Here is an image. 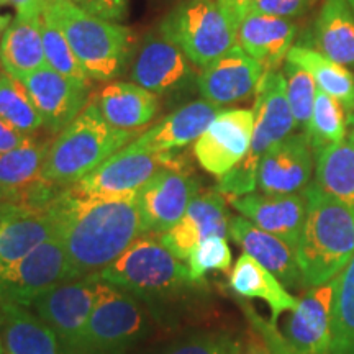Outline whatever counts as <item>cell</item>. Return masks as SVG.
Wrapping results in <instances>:
<instances>
[{"mask_svg": "<svg viewBox=\"0 0 354 354\" xmlns=\"http://www.w3.org/2000/svg\"><path fill=\"white\" fill-rule=\"evenodd\" d=\"M136 194L87 196L73 185L55 198L50 209L66 251L68 282L100 272L141 234Z\"/></svg>", "mask_w": 354, "mask_h": 354, "instance_id": "obj_1", "label": "cell"}, {"mask_svg": "<svg viewBox=\"0 0 354 354\" xmlns=\"http://www.w3.org/2000/svg\"><path fill=\"white\" fill-rule=\"evenodd\" d=\"M304 196L307 214L295 254L310 289L335 279L354 256V210L317 184H310Z\"/></svg>", "mask_w": 354, "mask_h": 354, "instance_id": "obj_2", "label": "cell"}, {"mask_svg": "<svg viewBox=\"0 0 354 354\" xmlns=\"http://www.w3.org/2000/svg\"><path fill=\"white\" fill-rule=\"evenodd\" d=\"M135 133L110 125L94 99H88L82 112L50 143L41 179L57 187H73L125 148Z\"/></svg>", "mask_w": 354, "mask_h": 354, "instance_id": "obj_3", "label": "cell"}, {"mask_svg": "<svg viewBox=\"0 0 354 354\" xmlns=\"http://www.w3.org/2000/svg\"><path fill=\"white\" fill-rule=\"evenodd\" d=\"M43 15L61 30L91 81H112L131 61L136 35L128 26L100 19L68 0L48 2Z\"/></svg>", "mask_w": 354, "mask_h": 354, "instance_id": "obj_4", "label": "cell"}, {"mask_svg": "<svg viewBox=\"0 0 354 354\" xmlns=\"http://www.w3.org/2000/svg\"><path fill=\"white\" fill-rule=\"evenodd\" d=\"M97 274L107 284L149 305L166 304L183 297L185 290L203 287L192 281L187 264L162 246L156 234L136 238L120 258Z\"/></svg>", "mask_w": 354, "mask_h": 354, "instance_id": "obj_5", "label": "cell"}, {"mask_svg": "<svg viewBox=\"0 0 354 354\" xmlns=\"http://www.w3.org/2000/svg\"><path fill=\"white\" fill-rule=\"evenodd\" d=\"M254 130L250 151L245 159L221 176L216 190L227 197H240L258 187V167L266 151L292 135L295 128L284 74L279 71L266 73L256 87Z\"/></svg>", "mask_w": 354, "mask_h": 354, "instance_id": "obj_6", "label": "cell"}, {"mask_svg": "<svg viewBox=\"0 0 354 354\" xmlns=\"http://www.w3.org/2000/svg\"><path fill=\"white\" fill-rule=\"evenodd\" d=\"M158 30L198 69L207 68L238 44V30L221 10L218 0H180Z\"/></svg>", "mask_w": 354, "mask_h": 354, "instance_id": "obj_7", "label": "cell"}, {"mask_svg": "<svg viewBox=\"0 0 354 354\" xmlns=\"http://www.w3.org/2000/svg\"><path fill=\"white\" fill-rule=\"evenodd\" d=\"M146 331L138 300L100 279L94 310L71 354H125Z\"/></svg>", "mask_w": 354, "mask_h": 354, "instance_id": "obj_8", "label": "cell"}, {"mask_svg": "<svg viewBox=\"0 0 354 354\" xmlns=\"http://www.w3.org/2000/svg\"><path fill=\"white\" fill-rule=\"evenodd\" d=\"M131 82L158 97L180 99L197 86L196 71L189 57L159 30L146 33L136 46L130 69Z\"/></svg>", "mask_w": 354, "mask_h": 354, "instance_id": "obj_9", "label": "cell"}, {"mask_svg": "<svg viewBox=\"0 0 354 354\" xmlns=\"http://www.w3.org/2000/svg\"><path fill=\"white\" fill-rule=\"evenodd\" d=\"M201 192V184L194 176V167H162L138 190V212L141 234L169 232L179 223L185 210Z\"/></svg>", "mask_w": 354, "mask_h": 354, "instance_id": "obj_10", "label": "cell"}, {"mask_svg": "<svg viewBox=\"0 0 354 354\" xmlns=\"http://www.w3.org/2000/svg\"><path fill=\"white\" fill-rule=\"evenodd\" d=\"M99 274L63 282L41 292L30 304L37 317L55 331L64 353L71 354L81 339L97 299Z\"/></svg>", "mask_w": 354, "mask_h": 354, "instance_id": "obj_11", "label": "cell"}, {"mask_svg": "<svg viewBox=\"0 0 354 354\" xmlns=\"http://www.w3.org/2000/svg\"><path fill=\"white\" fill-rule=\"evenodd\" d=\"M68 282V263L63 243L53 236L20 263L0 272V304L30 307L35 297Z\"/></svg>", "mask_w": 354, "mask_h": 354, "instance_id": "obj_12", "label": "cell"}, {"mask_svg": "<svg viewBox=\"0 0 354 354\" xmlns=\"http://www.w3.org/2000/svg\"><path fill=\"white\" fill-rule=\"evenodd\" d=\"M254 130L253 110H225L194 145V154L203 169L221 177L240 165L250 151Z\"/></svg>", "mask_w": 354, "mask_h": 354, "instance_id": "obj_13", "label": "cell"}, {"mask_svg": "<svg viewBox=\"0 0 354 354\" xmlns=\"http://www.w3.org/2000/svg\"><path fill=\"white\" fill-rule=\"evenodd\" d=\"M50 135H57L69 125L88 102L91 86L73 81L50 66L20 77Z\"/></svg>", "mask_w": 354, "mask_h": 354, "instance_id": "obj_14", "label": "cell"}, {"mask_svg": "<svg viewBox=\"0 0 354 354\" xmlns=\"http://www.w3.org/2000/svg\"><path fill=\"white\" fill-rule=\"evenodd\" d=\"M162 167L165 154L146 153L130 143L74 184V187L87 196H125L138 192Z\"/></svg>", "mask_w": 354, "mask_h": 354, "instance_id": "obj_15", "label": "cell"}, {"mask_svg": "<svg viewBox=\"0 0 354 354\" xmlns=\"http://www.w3.org/2000/svg\"><path fill=\"white\" fill-rule=\"evenodd\" d=\"M336 277L310 287L287 318L282 336L299 354H330Z\"/></svg>", "mask_w": 354, "mask_h": 354, "instance_id": "obj_16", "label": "cell"}, {"mask_svg": "<svg viewBox=\"0 0 354 354\" xmlns=\"http://www.w3.org/2000/svg\"><path fill=\"white\" fill-rule=\"evenodd\" d=\"M264 74L263 66L236 44L201 71L197 76L198 94L216 107L236 104L256 92Z\"/></svg>", "mask_w": 354, "mask_h": 354, "instance_id": "obj_17", "label": "cell"}, {"mask_svg": "<svg viewBox=\"0 0 354 354\" xmlns=\"http://www.w3.org/2000/svg\"><path fill=\"white\" fill-rule=\"evenodd\" d=\"M228 227L230 216L223 194L216 189L205 190L194 197L179 223L158 238L176 258L187 261L194 248L207 238H227Z\"/></svg>", "mask_w": 354, "mask_h": 354, "instance_id": "obj_18", "label": "cell"}, {"mask_svg": "<svg viewBox=\"0 0 354 354\" xmlns=\"http://www.w3.org/2000/svg\"><path fill=\"white\" fill-rule=\"evenodd\" d=\"M305 133L289 135L279 141L261 159L258 187L263 194L287 196L304 192L310 185L313 154Z\"/></svg>", "mask_w": 354, "mask_h": 354, "instance_id": "obj_19", "label": "cell"}, {"mask_svg": "<svg viewBox=\"0 0 354 354\" xmlns=\"http://www.w3.org/2000/svg\"><path fill=\"white\" fill-rule=\"evenodd\" d=\"M234 210L253 221L256 227L286 241L292 250H297L302 233L307 201L302 194H246L240 197H228Z\"/></svg>", "mask_w": 354, "mask_h": 354, "instance_id": "obj_20", "label": "cell"}, {"mask_svg": "<svg viewBox=\"0 0 354 354\" xmlns=\"http://www.w3.org/2000/svg\"><path fill=\"white\" fill-rule=\"evenodd\" d=\"M53 236H56V220L50 207L37 210L25 203L13 205L0 221V272L20 263Z\"/></svg>", "mask_w": 354, "mask_h": 354, "instance_id": "obj_21", "label": "cell"}, {"mask_svg": "<svg viewBox=\"0 0 354 354\" xmlns=\"http://www.w3.org/2000/svg\"><path fill=\"white\" fill-rule=\"evenodd\" d=\"M228 234L243 248L246 254L274 274L284 287L299 289L304 286L297 254L281 238L258 228L245 216L230 218Z\"/></svg>", "mask_w": 354, "mask_h": 354, "instance_id": "obj_22", "label": "cell"}, {"mask_svg": "<svg viewBox=\"0 0 354 354\" xmlns=\"http://www.w3.org/2000/svg\"><path fill=\"white\" fill-rule=\"evenodd\" d=\"M218 113L216 105L203 99L189 102L146 130L133 145L146 153L177 151L201 138Z\"/></svg>", "mask_w": 354, "mask_h": 354, "instance_id": "obj_23", "label": "cell"}, {"mask_svg": "<svg viewBox=\"0 0 354 354\" xmlns=\"http://www.w3.org/2000/svg\"><path fill=\"white\" fill-rule=\"evenodd\" d=\"M295 32L297 28L289 19L248 13L238 26V44L269 73L287 57Z\"/></svg>", "mask_w": 354, "mask_h": 354, "instance_id": "obj_24", "label": "cell"}, {"mask_svg": "<svg viewBox=\"0 0 354 354\" xmlns=\"http://www.w3.org/2000/svg\"><path fill=\"white\" fill-rule=\"evenodd\" d=\"M94 102L110 125L128 131H138L151 123L161 110L159 97L135 82H110Z\"/></svg>", "mask_w": 354, "mask_h": 354, "instance_id": "obj_25", "label": "cell"}, {"mask_svg": "<svg viewBox=\"0 0 354 354\" xmlns=\"http://www.w3.org/2000/svg\"><path fill=\"white\" fill-rule=\"evenodd\" d=\"M230 289L245 299H261L271 310V323L276 325L284 312H294L299 299L290 295L279 279L250 254L243 253L230 274Z\"/></svg>", "mask_w": 354, "mask_h": 354, "instance_id": "obj_26", "label": "cell"}, {"mask_svg": "<svg viewBox=\"0 0 354 354\" xmlns=\"http://www.w3.org/2000/svg\"><path fill=\"white\" fill-rule=\"evenodd\" d=\"M0 338L7 354H57V338L19 304H0Z\"/></svg>", "mask_w": 354, "mask_h": 354, "instance_id": "obj_27", "label": "cell"}, {"mask_svg": "<svg viewBox=\"0 0 354 354\" xmlns=\"http://www.w3.org/2000/svg\"><path fill=\"white\" fill-rule=\"evenodd\" d=\"M0 61L3 71L17 79L48 66L43 48L41 17L32 20L17 17L12 20L0 39Z\"/></svg>", "mask_w": 354, "mask_h": 354, "instance_id": "obj_28", "label": "cell"}, {"mask_svg": "<svg viewBox=\"0 0 354 354\" xmlns=\"http://www.w3.org/2000/svg\"><path fill=\"white\" fill-rule=\"evenodd\" d=\"M318 51L335 63L354 66V15L348 0H325L315 25Z\"/></svg>", "mask_w": 354, "mask_h": 354, "instance_id": "obj_29", "label": "cell"}, {"mask_svg": "<svg viewBox=\"0 0 354 354\" xmlns=\"http://www.w3.org/2000/svg\"><path fill=\"white\" fill-rule=\"evenodd\" d=\"M286 59L307 71L315 79L318 88L342 102L348 113L354 112V76L344 66L300 44L290 48Z\"/></svg>", "mask_w": 354, "mask_h": 354, "instance_id": "obj_30", "label": "cell"}, {"mask_svg": "<svg viewBox=\"0 0 354 354\" xmlns=\"http://www.w3.org/2000/svg\"><path fill=\"white\" fill-rule=\"evenodd\" d=\"M323 192L354 210V143L343 140L317 153V183Z\"/></svg>", "mask_w": 354, "mask_h": 354, "instance_id": "obj_31", "label": "cell"}, {"mask_svg": "<svg viewBox=\"0 0 354 354\" xmlns=\"http://www.w3.org/2000/svg\"><path fill=\"white\" fill-rule=\"evenodd\" d=\"M51 141L35 140L10 151L0 153V185L8 189H26L41 179L44 159Z\"/></svg>", "mask_w": 354, "mask_h": 354, "instance_id": "obj_32", "label": "cell"}, {"mask_svg": "<svg viewBox=\"0 0 354 354\" xmlns=\"http://www.w3.org/2000/svg\"><path fill=\"white\" fill-rule=\"evenodd\" d=\"M346 130L348 117L344 105L318 88L312 115L304 130L312 149L318 153L331 145L339 143L346 136Z\"/></svg>", "mask_w": 354, "mask_h": 354, "instance_id": "obj_33", "label": "cell"}, {"mask_svg": "<svg viewBox=\"0 0 354 354\" xmlns=\"http://www.w3.org/2000/svg\"><path fill=\"white\" fill-rule=\"evenodd\" d=\"M330 354H354V256L336 276Z\"/></svg>", "mask_w": 354, "mask_h": 354, "instance_id": "obj_34", "label": "cell"}, {"mask_svg": "<svg viewBox=\"0 0 354 354\" xmlns=\"http://www.w3.org/2000/svg\"><path fill=\"white\" fill-rule=\"evenodd\" d=\"M0 117L30 136L43 127L41 115L24 84L6 71L0 74Z\"/></svg>", "mask_w": 354, "mask_h": 354, "instance_id": "obj_35", "label": "cell"}, {"mask_svg": "<svg viewBox=\"0 0 354 354\" xmlns=\"http://www.w3.org/2000/svg\"><path fill=\"white\" fill-rule=\"evenodd\" d=\"M41 37L46 64L51 69H55L56 73L63 74V76L73 79V81L91 86V79H88L86 71H84L76 55H74L68 39L61 33V30L55 24H51L44 15H41Z\"/></svg>", "mask_w": 354, "mask_h": 354, "instance_id": "obj_36", "label": "cell"}, {"mask_svg": "<svg viewBox=\"0 0 354 354\" xmlns=\"http://www.w3.org/2000/svg\"><path fill=\"white\" fill-rule=\"evenodd\" d=\"M282 74L286 77L287 99H289L292 115H294L295 127L305 130L317 99L318 86L315 79L310 76L307 71L290 61H286Z\"/></svg>", "mask_w": 354, "mask_h": 354, "instance_id": "obj_37", "label": "cell"}, {"mask_svg": "<svg viewBox=\"0 0 354 354\" xmlns=\"http://www.w3.org/2000/svg\"><path fill=\"white\" fill-rule=\"evenodd\" d=\"M187 268L192 281L205 286V276L210 271L227 272L232 268V250L227 238L212 236L192 250L187 258Z\"/></svg>", "mask_w": 354, "mask_h": 354, "instance_id": "obj_38", "label": "cell"}, {"mask_svg": "<svg viewBox=\"0 0 354 354\" xmlns=\"http://www.w3.org/2000/svg\"><path fill=\"white\" fill-rule=\"evenodd\" d=\"M162 354H241V346L228 335L205 333L177 342Z\"/></svg>", "mask_w": 354, "mask_h": 354, "instance_id": "obj_39", "label": "cell"}, {"mask_svg": "<svg viewBox=\"0 0 354 354\" xmlns=\"http://www.w3.org/2000/svg\"><path fill=\"white\" fill-rule=\"evenodd\" d=\"M48 2H61V0H48ZM68 2H73L82 10L110 21L125 20L130 7V0H68Z\"/></svg>", "mask_w": 354, "mask_h": 354, "instance_id": "obj_40", "label": "cell"}, {"mask_svg": "<svg viewBox=\"0 0 354 354\" xmlns=\"http://www.w3.org/2000/svg\"><path fill=\"white\" fill-rule=\"evenodd\" d=\"M245 310H246L248 318H250L251 322V326H253V328L263 336V339L269 346V349H271L272 354H299L289 346V343L286 342V338L282 336L281 331L276 328L274 323L261 318L251 307H246Z\"/></svg>", "mask_w": 354, "mask_h": 354, "instance_id": "obj_41", "label": "cell"}, {"mask_svg": "<svg viewBox=\"0 0 354 354\" xmlns=\"http://www.w3.org/2000/svg\"><path fill=\"white\" fill-rule=\"evenodd\" d=\"M312 2L313 0H254L250 13H264V15L292 19V17L302 15L312 6Z\"/></svg>", "mask_w": 354, "mask_h": 354, "instance_id": "obj_42", "label": "cell"}, {"mask_svg": "<svg viewBox=\"0 0 354 354\" xmlns=\"http://www.w3.org/2000/svg\"><path fill=\"white\" fill-rule=\"evenodd\" d=\"M32 138L33 136L25 135V133H21L15 127L10 125L6 118L0 117V153L10 151V149L24 146Z\"/></svg>", "mask_w": 354, "mask_h": 354, "instance_id": "obj_43", "label": "cell"}, {"mask_svg": "<svg viewBox=\"0 0 354 354\" xmlns=\"http://www.w3.org/2000/svg\"><path fill=\"white\" fill-rule=\"evenodd\" d=\"M253 2L254 0H218L221 10L227 13L230 21H232L236 30L241 21L245 20V17L250 13Z\"/></svg>", "mask_w": 354, "mask_h": 354, "instance_id": "obj_44", "label": "cell"}, {"mask_svg": "<svg viewBox=\"0 0 354 354\" xmlns=\"http://www.w3.org/2000/svg\"><path fill=\"white\" fill-rule=\"evenodd\" d=\"M10 3L17 8V17L32 20L43 15L48 0H10Z\"/></svg>", "mask_w": 354, "mask_h": 354, "instance_id": "obj_45", "label": "cell"}, {"mask_svg": "<svg viewBox=\"0 0 354 354\" xmlns=\"http://www.w3.org/2000/svg\"><path fill=\"white\" fill-rule=\"evenodd\" d=\"M241 354H272V351L269 349L268 344H266L263 336L253 328V333L250 336V342L246 344V349L241 351Z\"/></svg>", "mask_w": 354, "mask_h": 354, "instance_id": "obj_46", "label": "cell"}, {"mask_svg": "<svg viewBox=\"0 0 354 354\" xmlns=\"http://www.w3.org/2000/svg\"><path fill=\"white\" fill-rule=\"evenodd\" d=\"M13 203H24V189H8L0 185V209Z\"/></svg>", "mask_w": 354, "mask_h": 354, "instance_id": "obj_47", "label": "cell"}, {"mask_svg": "<svg viewBox=\"0 0 354 354\" xmlns=\"http://www.w3.org/2000/svg\"><path fill=\"white\" fill-rule=\"evenodd\" d=\"M12 17L7 15V13H0V39H2L3 33L7 32V28L10 26L12 24Z\"/></svg>", "mask_w": 354, "mask_h": 354, "instance_id": "obj_48", "label": "cell"}, {"mask_svg": "<svg viewBox=\"0 0 354 354\" xmlns=\"http://www.w3.org/2000/svg\"><path fill=\"white\" fill-rule=\"evenodd\" d=\"M348 122H349V125H351V138H349V140H351L354 143V112L349 113V120Z\"/></svg>", "mask_w": 354, "mask_h": 354, "instance_id": "obj_49", "label": "cell"}, {"mask_svg": "<svg viewBox=\"0 0 354 354\" xmlns=\"http://www.w3.org/2000/svg\"><path fill=\"white\" fill-rule=\"evenodd\" d=\"M13 205H17V203H13ZM13 205H7V207H2V209H0V221H2V218H3V216H6V214H7V212H8V210H10Z\"/></svg>", "mask_w": 354, "mask_h": 354, "instance_id": "obj_50", "label": "cell"}, {"mask_svg": "<svg viewBox=\"0 0 354 354\" xmlns=\"http://www.w3.org/2000/svg\"><path fill=\"white\" fill-rule=\"evenodd\" d=\"M6 351V348H3V343H2V338H0V354H3Z\"/></svg>", "mask_w": 354, "mask_h": 354, "instance_id": "obj_51", "label": "cell"}, {"mask_svg": "<svg viewBox=\"0 0 354 354\" xmlns=\"http://www.w3.org/2000/svg\"><path fill=\"white\" fill-rule=\"evenodd\" d=\"M10 3V0H0V6H8Z\"/></svg>", "mask_w": 354, "mask_h": 354, "instance_id": "obj_52", "label": "cell"}, {"mask_svg": "<svg viewBox=\"0 0 354 354\" xmlns=\"http://www.w3.org/2000/svg\"><path fill=\"white\" fill-rule=\"evenodd\" d=\"M348 3H349V7L353 8V13H354V0H348Z\"/></svg>", "mask_w": 354, "mask_h": 354, "instance_id": "obj_53", "label": "cell"}, {"mask_svg": "<svg viewBox=\"0 0 354 354\" xmlns=\"http://www.w3.org/2000/svg\"><path fill=\"white\" fill-rule=\"evenodd\" d=\"M0 66H2V61H0ZM2 71H3V68H0V74H2Z\"/></svg>", "mask_w": 354, "mask_h": 354, "instance_id": "obj_54", "label": "cell"}]
</instances>
